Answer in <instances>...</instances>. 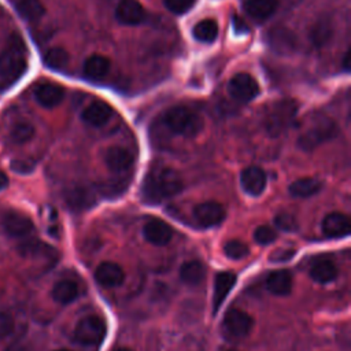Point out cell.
<instances>
[{"label": "cell", "instance_id": "obj_41", "mask_svg": "<svg viewBox=\"0 0 351 351\" xmlns=\"http://www.w3.org/2000/svg\"><path fill=\"white\" fill-rule=\"evenodd\" d=\"M348 59H350V52H346V55H344V62H343V66L346 67V70H348V66H350Z\"/></svg>", "mask_w": 351, "mask_h": 351}, {"label": "cell", "instance_id": "obj_25", "mask_svg": "<svg viewBox=\"0 0 351 351\" xmlns=\"http://www.w3.org/2000/svg\"><path fill=\"white\" fill-rule=\"evenodd\" d=\"M333 34L332 21L328 16L319 18L310 29V40L317 48H322L328 44Z\"/></svg>", "mask_w": 351, "mask_h": 351}, {"label": "cell", "instance_id": "obj_30", "mask_svg": "<svg viewBox=\"0 0 351 351\" xmlns=\"http://www.w3.org/2000/svg\"><path fill=\"white\" fill-rule=\"evenodd\" d=\"M16 10L19 15L29 22H36L45 14V7L41 0H18Z\"/></svg>", "mask_w": 351, "mask_h": 351}, {"label": "cell", "instance_id": "obj_24", "mask_svg": "<svg viewBox=\"0 0 351 351\" xmlns=\"http://www.w3.org/2000/svg\"><path fill=\"white\" fill-rule=\"evenodd\" d=\"M80 295V288L77 282L71 280H60L52 288V298L60 304H69L74 302Z\"/></svg>", "mask_w": 351, "mask_h": 351}, {"label": "cell", "instance_id": "obj_2", "mask_svg": "<svg viewBox=\"0 0 351 351\" xmlns=\"http://www.w3.org/2000/svg\"><path fill=\"white\" fill-rule=\"evenodd\" d=\"M26 45L16 33L11 34L5 47L0 51V78L4 81H16L27 67Z\"/></svg>", "mask_w": 351, "mask_h": 351}, {"label": "cell", "instance_id": "obj_12", "mask_svg": "<svg viewBox=\"0 0 351 351\" xmlns=\"http://www.w3.org/2000/svg\"><path fill=\"white\" fill-rule=\"evenodd\" d=\"M3 228L12 237H23L27 236L33 230L32 219L18 211H8L3 215Z\"/></svg>", "mask_w": 351, "mask_h": 351}, {"label": "cell", "instance_id": "obj_20", "mask_svg": "<svg viewBox=\"0 0 351 351\" xmlns=\"http://www.w3.org/2000/svg\"><path fill=\"white\" fill-rule=\"evenodd\" d=\"M322 232L328 237H343L350 233V219L343 213H330L322 221Z\"/></svg>", "mask_w": 351, "mask_h": 351}, {"label": "cell", "instance_id": "obj_31", "mask_svg": "<svg viewBox=\"0 0 351 351\" xmlns=\"http://www.w3.org/2000/svg\"><path fill=\"white\" fill-rule=\"evenodd\" d=\"M218 32H219V29L214 19H203L193 26L192 34H193L195 40H197L200 43L210 44L218 37Z\"/></svg>", "mask_w": 351, "mask_h": 351}, {"label": "cell", "instance_id": "obj_9", "mask_svg": "<svg viewBox=\"0 0 351 351\" xmlns=\"http://www.w3.org/2000/svg\"><path fill=\"white\" fill-rule=\"evenodd\" d=\"M225 215H226V211L223 206L214 200L203 202L193 208V217L196 222L206 228L219 225L225 219Z\"/></svg>", "mask_w": 351, "mask_h": 351}, {"label": "cell", "instance_id": "obj_36", "mask_svg": "<svg viewBox=\"0 0 351 351\" xmlns=\"http://www.w3.org/2000/svg\"><path fill=\"white\" fill-rule=\"evenodd\" d=\"M163 4L170 12L180 15L188 12L193 7L195 0H163Z\"/></svg>", "mask_w": 351, "mask_h": 351}, {"label": "cell", "instance_id": "obj_35", "mask_svg": "<svg viewBox=\"0 0 351 351\" xmlns=\"http://www.w3.org/2000/svg\"><path fill=\"white\" fill-rule=\"evenodd\" d=\"M277 237V233L276 230L271 228V226H267V225H261L258 226L255 230H254V239L258 244H270L276 240Z\"/></svg>", "mask_w": 351, "mask_h": 351}, {"label": "cell", "instance_id": "obj_16", "mask_svg": "<svg viewBox=\"0 0 351 351\" xmlns=\"http://www.w3.org/2000/svg\"><path fill=\"white\" fill-rule=\"evenodd\" d=\"M111 115H112V108L106 101L96 100L84 108L81 118L85 123L97 128V126L106 125L110 121Z\"/></svg>", "mask_w": 351, "mask_h": 351}, {"label": "cell", "instance_id": "obj_11", "mask_svg": "<svg viewBox=\"0 0 351 351\" xmlns=\"http://www.w3.org/2000/svg\"><path fill=\"white\" fill-rule=\"evenodd\" d=\"M143 234L145 240L154 245H166L173 239L174 232L167 222L159 218H152L144 223Z\"/></svg>", "mask_w": 351, "mask_h": 351}, {"label": "cell", "instance_id": "obj_39", "mask_svg": "<svg viewBox=\"0 0 351 351\" xmlns=\"http://www.w3.org/2000/svg\"><path fill=\"white\" fill-rule=\"evenodd\" d=\"M4 351H27V348L23 344L15 343V344H11L10 347H7Z\"/></svg>", "mask_w": 351, "mask_h": 351}, {"label": "cell", "instance_id": "obj_33", "mask_svg": "<svg viewBox=\"0 0 351 351\" xmlns=\"http://www.w3.org/2000/svg\"><path fill=\"white\" fill-rule=\"evenodd\" d=\"M33 136H34V126L29 122L16 123L10 132V137L15 144L27 143Z\"/></svg>", "mask_w": 351, "mask_h": 351}, {"label": "cell", "instance_id": "obj_40", "mask_svg": "<svg viewBox=\"0 0 351 351\" xmlns=\"http://www.w3.org/2000/svg\"><path fill=\"white\" fill-rule=\"evenodd\" d=\"M7 185H8V178H7V176H5V173L0 171V191L4 189Z\"/></svg>", "mask_w": 351, "mask_h": 351}, {"label": "cell", "instance_id": "obj_44", "mask_svg": "<svg viewBox=\"0 0 351 351\" xmlns=\"http://www.w3.org/2000/svg\"><path fill=\"white\" fill-rule=\"evenodd\" d=\"M229 351H236V350H229Z\"/></svg>", "mask_w": 351, "mask_h": 351}, {"label": "cell", "instance_id": "obj_5", "mask_svg": "<svg viewBox=\"0 0 351 351\" xmlns=\"http://www.w3.org/2000/svg\"><path fill=\"white\" fill-rule=\"evenodd\" d=\"M298 114V104L292 99H282L276 101L265 115L263 126L265 130L271 136L277 137L291 128Z\"/></svg>", "mask_w": 351, "mask_h": 351}, {"label": "cell", "instance_id": "obj_21", "mask_svg": "<svg viewBox=\"0 0 351 351\" xmlns=\"http://www.w3.org/2000/svg\"><path fill=\"white\" fill-rule=\"evenodd\" d=\"M278 7V0H247L244 3L245 12L255 21L263 22L269 19Z\"/></svg>", "mask_w": 351, "mask_h": 351}, {"label": "cell", "instance_id": "obj_13", "mask_svg": "<svg viewBox=\"0 0 351 351\" xmlns=\"http://www.w3.org/2000/svg\"><path fill=\"white\" fill-rule=\"evenodd\" d=\"M240 184L245 193L258 196L266 188V173L258 166H250L243 170L240 176Z\"/></svg>", "mask_w": 351, "mask_h": 351}, {"label": "cell", "instance_id": "obj_23", "mask_svg": "<svg viewBox=\"0 0 351 351\" xmlns=\"http://www.w3.org/2000/svg\"><path fill=\"white\" fill-rule=\"evenodd\" d=\"M269 44L281 53L292 52L296 48V38L293 33L288 29L278 27L270 32L269 34Z\"/></svg>", "mask_w": 351, "mask_h": 351}, {"label": "cell", "instance_id": "obj_28", "mask_svg": "<svg viewBox=\"0 0 351 351\" xmlns=\"http://www.w3.org/2000/svg\"><path fill=\"white\" fill-rule=\"evenodd\" d=\"M181 280L188 285H197L206 277V267L199 261H189L181 266L180 270Z\"/></svg>", "mask_w": 351, "mask_h": 351}, {"label": "cell", "instance_id": "obj_32", "mask_svg": "<svg viewBox=\"0 0 351 351\" xmlns=\"http://www.w3.org/2000/svg\"><path fill=\"white\" fill-rule=\"evenodd\" d=\"M44 63L52 70H63L69 63V53L59 47L51 48L44 55Z\"/></svg>", "mask_w": 351, "mask_h": 351}, {"label": "cell", "instance_id": "obj_42", "mask_svg": "<svg viewBox=\"0 0 351 351\" xmlns=\"http://www.w3.org/2000/svg\"><path fill=\"white\" fill-rule=\"evenodd\" d=\"M117 351H132V350H129V348H119V350H117Z\"/></svg>", "mask_w": 351, "mask_h": 351}, {"label": "cell", "instance_id": "obj_43", "mask_svg": "<svg viewBox=\"0 0 351 351\" xmlns=\"http://www.w3.org/2000/svg\"><path fill=\"white\" fill-rule=\"evenodd\" d=\"M55 351H70V350H66V348H60V350H55Z\"/></svg>", "mask_w": 351, "mask_h": 351}, {"label": "cell", "instance_id": "obj_4", "mask_svg": "<svg viewBox=\"0 0 351 351\" xmlns=\"http://www.w3.org/2000/svg\"><path fill=\"white\" fill-rule=\"evenodd\" d=\"M337 134L336 123L324 115H317L303 128L299 134L298 145L303 151H313L318 145L332 140Z\"/></svg>", "mask_w": 351, "mask_h": 351}, {"label": "cell", "instance_id": "obj_10", "mask_svg": "<svg viewBox=\"0 0 351 351\" xmlns=\"http://www.w3.org/2000/svg\"><path fill=\"white\" fill-rule=\"evenodd\" d=\"M115 18L122 25L136 26L145 21L147 12L137 0H121L115 8Z\"/></svg>", "mask_w": 351, "mask_h": 351}, {"label": "cell", "instance_id": "obj_18", "mask_svg": "<svg viewBox=\"0 0 351 351\" xmlns=\"http://www.w3.org/2000/svg\"><path fill=\"white\" fill-rule=\"evenodd\" d=\"M64 200L66 204L75 211L86 210L95 203V195L93 192L86 186H71L64 192Z\"/></svg>", "mask_w": 351, "mask_h": 351}, {"label": "cell", "instance_id": "obj_6", "mask_svg": "<svg viewBox=\"0 0 351 351\" xmlns=\"http://www.w3.org/2000/svg\"><path fill=\"white\" fill-rule=\"evenodd\" d=\"M107 333V325L103 318L97 315H89L82 318L75 329H74V339L80 344L85 346H95L100 344Z\"/></svg>", "mask_w": 351, "mask_h": 351}, {"label": "cell", "instance_id": "obj_34", "mask_svg": "<svg viewBox=\"0 0 351 351\" xmlns=\"http://www.w3.org/2000/svg\"><path fill=\"white\" fill-rule=\"evenodd\" d=\"M223 252L230 259H243L248 255L250 250L247 244L240 240H229L223 245Z\"/></svg>", "mask_w": 351, "mask_h": 351}, {"label": "cell", "instance_id": "obj_37", "mask_svg": "<svg viewBox=\"0 0 351 351\" xmlns=\"http://www.w3.org/2000/svg\"><path fill=\"white\" fill-rule=\"evenodd\" d=\"M274 225L281 229V230H287V232H292L296 229V219L287 213L278 214L274 218Z\"/></svg>", "mask_w": 351, "mask_h": 351}, {"label": "cell", "instance_id": "obj_17", "mask_svg": "<svg viewBox=\"0 0 351 351\" xmlns=\"http://www.w3.org/2000/svg\"><path fill=\"white\" fill-rule=\"evenodd\" d=\"M236 284V274L230 271H221L215 276L214 280V293H213V311L217 314L222 302L229 295L230 289Z\"/></svg>", "mask_w": 351, "mask_h": 351}, {"label": "cell", "instance_id": "obj_1", "mask_svg": "<svg viewBox=\"0 0 351 351\" xmlns=\"http://www.w3.org/2000/svg\"><path fill=\"white\" fill-rule=\"evenodd\" d=\"M182 186V178L174 169L154 167L143 182V197L151 204H158L178 195Z\"/></svg>", "mask_w": 351, "mask_h": 351}, {"label": "cell", "instance_id": "obj_19", "mask_svg": "<svg viewBox=\"0 0 351 351\" xmlns=\"http://www.w3.org/2000/svg\"><path fill=\"white\" fill-rule=\"evenodd\" d=\"M104 162L110 170L121 173L128 170L132 166L133 156L129 149L119 145H114L106 151Z\"/></svg>", "mask_w": 351, "mask_h": 351}, {"label": "cell", "instance_id": "obj_22", "mask_svg": "<svg viewBox=\"0 0 351 351\" xmlns=\"http://www.w3.org/2000/svg\"><path fill=\"white\" fill-rule=\"evenodd\" d=\"M266 288L270 293L277 296H285L292 289V276L288 270H277L269 274L266 278Z\"/></svg>", "mask_w": 351, "mask_h": 351}, {"label": "cell", "instance_id": "obj_8", "mask_svg": "<svg viewBox=\"0 0 351 351\" xmlns=\"http://www.w3.org/2000/svg\"><path fill=\"white\" fill-rule=\"evenodd\" d=\"M228 92L234 100L248 103L259 95V85L251 74L239 73L229 81Z\"/></svg>", "mask_w": 351, "mask_h": 351}, {"label": "cell", "instance_id": "obj_15", "mask_svg": "<svg viewBox=\"0 0 351 351\" xmlns=\"http://www.w3.org/2000/svg\"><path fill=\"white\" fill-rule=\"evenodd\" d=\"M63 97H64V89L58 84L44 82L36 86L34 89V99L44 108H53L59 106Z\"/></svg>", "mask_w": 351, "mask_h": 351}, {"label": "cell", "instance_id": "obj_14", "mask_svg": "<svg viewBox=\"0 0 351 351\" xmlns=\"http://www.w3.org/2000/svg\"><path fill=\"white\" fill-rule=\"evenodd\" d=\"M95 278L100 285L106 288H114L123 282L125 271L115 262H103L97 266L95 271Z\"/></svg>", "mask_w": 351, "mask_h": 351}, {"label": "cell", "instance_id": "obj_26", "mask_svg": "<svg viewBox=\"0 0 351 351\" xmlns=\"http://www.w3.org/2000/svg\"><path fill=\"white\" fill-rule=\"evenodd\" d=\"M322 188V182L314 177H304L293 181L289 185V192L296 197H310L318 193Z\"/></svg>", "mask_w": 351, "mask_h": 351}, {"label": "cell", "instance_id": "obj_3", "mask_svg": "<svg viewBox=\"0 0 351 351\" xmlns=\"http://www.w3.org/2000/svg\"><path fill=\"white\" fill-rule=\"evenodd\" d=\"M163 123L173 133L182 137H195L202 132L204 126L202 115L185 106H176L169 108L163 115Z\"/></svg>", "mask_w": 351, "mask_h": 351}, {"label": "cell", "instance_id": "obj_27", "mask_svg": "<svg viewBox=\"0 0 351 351\" xmlns=\"http://www.w3.org/2000/svg\"><path fill=\"white\" fill-rule=\"evenodd\" d=\"M310 276L314 281L319 284H328L337 277V267L332 261L321 259L311 266Z\"/></svg>", "mask_w": 351, "mask_h": 351}, {"label": "cell", "instance_id": "obj_29", "mask_svg": "<svg viewBox=\"0 0 351 351\" xmlns=\"http://www.w3.org/2000/svg\"><path fill=\"white\" fill-rule=\"evenodd\" d=\"M110 70V60L103 55L89 56L82 66V71L89 78H101Z\"/></svg>", "mask_w": 351, "mask_h": 351}, {"label": "cell", "instance_id": "obj_7", "mask_svg": "<svg viewBox=\"0 0 351 351\" xmlns=\"http://www.w3.org/2000/svg\"><path fill=\"white\" fill-rule=\"evenodd\" d=\"M252 328V318L248 313L240 308H230L226 311L222 321V332L229 339H240L250 333Z\"/></svg>", "mask_w": 351, "mask_h": 351}, {"label": "cell", "instance_id": "obj_38", "mask_svg": "<svg viewBox=\"0 0 351 351\" xmlns=\"http://www.w3.org/2000/svg\"><path fill=\"white\" fill-rule=\"evenodd\" d=\"M15 322L11 314L0 311V339H5L14 330Z\"/></svg>", "mask_w": 351, "mask_h": 351}]
</instances>
